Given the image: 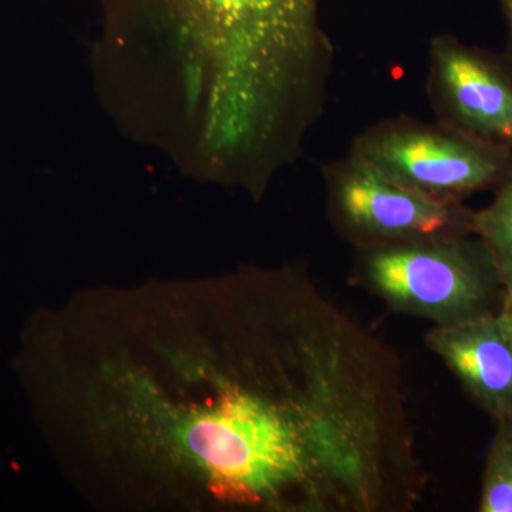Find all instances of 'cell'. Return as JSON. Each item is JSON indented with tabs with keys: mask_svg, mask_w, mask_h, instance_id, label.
<instances>
[{
	"mask_svg": "<svg viewBox=\"0 0 512 512\" xmlns=\"http://www.w3.org/2000/svg\"><path fill=\"white\" fill-rule=\"evenodd\" d=\"M177 52L258 77L318 60L329 47L319 0H127Z\"/></svg>",
	"mask_w": 512,
	"mask_h": 512,
	"instance_id": "obj_1",
	"label": "cell"
},
{
	"mask_svg": "<svg viewBox=\"0 0 512 512\" xmlns=\"http://www.w3.org/2000/svg\"><path fill=\"white\" fill-rule=\"evenodd\" d=\"M470 237L362 248L360 281L393 311L436 326L493 316L505 289L483 242Z\"/></svg>",
	"mask_w": 512,
	"mask_h": 512,
	"instance_id": "obj_2",
	"label": "cell"
},
{
	"mask_svg": "<svg viewBox=\"0 0 512 512\" xmlns=\"http://www.w3.org/2000/svg\"><path fill=\"white\" fill-rule=\"evenodd\" d=\"M352 156L394 183L443 201L497 187L512 173L510 151L448 126L387 124L357 140Z\"/></svg>",
	"mask_w": 512,
	"mask_h": 512,
	"instance_id": "obj_3",
	"label": "cell"
},
{
	"mask_svg": "<svg viewBox=\"0 0 512 512\" xmlns=\"http://www.w3.org/2000/svg\"><path fill=\"white\" fill-rule=\"evenodd\" d=\"M329 202L340 231L360 248L474 235V211L410 190L359 158L329 173Z\"/></svg>",
	"mask_w": 512,
	"mask_h": 512,
	"instance_id": "obj_4",
	"label": "cell"
},
{
	"mask_svg": "<svg viewBox=\"0 0 512 512\" xmlns=\"http://www.w3.org/2000/svg\"><path fill=\"white\" fill-rule=\"evenodd\" d=\"M431 87L446 126L512 153V73L453 37L431 49Z\"/></svg>",
	"mask_w": 512,
	"mask_h": 512,
	"instance_id": "obj_5",
	"label": "cell"
},
{
	"mask_svg": "<svg viewBox=\"0 0 512 512\" xmlns=\"http://www.w3.org/2000/svg\"><path fill=\"white\" fill-rule=\"evenodd\" d=\"M426 343L480 409L495 421L512 419V342L497 315L434 326Z\"/></svg>",
	"mask_w": 512,
	"mask_h": 512,
	"instance_id": "obj_6",
	"label": "cell"
},
{
	"mask_svg": "<svg viewBox=\"0 0 512 512\" xmlns=\"http://www.w3.org/2000/svg\"><path fill=\"white\" fill-rule=\"evenodd\" d=\"M474 235L487 248L504 289H512V173L497 185L491 204L474 212Z\"/></svg>",
	"mask_w": 512,
	"mask_h": 512,
	"instance_id": "obj_7",
	"label": "cell"
},
{
	"mask_svg": "<svg viewBox=\"0 0 512 512\" xmlns=\"http://www.w3.org/2000/svg\"><path fill=\"white\" fill-rule=\"evenodd\" d=\"M497 429L485 460L480 512H512V419L495 421Z\"/></svg>",
	"mask_w": 512,
	"mask_h": 512,
	"instance_id": "obj_8",
	"label": "cell"
},
{
	"mask_svg": "<svg viewBox=\"0 0 512 512\" xmlns=\"http://www.w3.org/2000/svg\"><path fill=\"white\" fill-rule=\"evenodd\" d=\"M497 319L500 320L505 333L512 342V289H505L503 299H501L500 308L495 313Z\"/></svg>",
	"mask_w": 512,
	"mask_h": 512,
	"instance_id": "obj_9",
	"label": "cell"
},
{
	"mask_svg": "<svg viewBox=\"0 0 512 512\" xmlns=\"http://www.w3.org/2000/svg\"><path fill=\"white\" fill-rule=\"evenodd\" d=\"M505 22L508 26V35H510V50L512 56V0H501Z\"/></svg>",
	"mask_w": 512,
	"mask_h": 512,
	"instance_id": "obj_10",
	"label": "cell"
}]
</instances>
